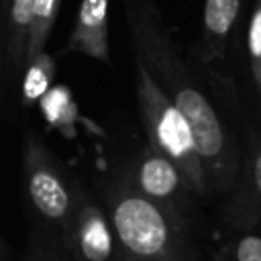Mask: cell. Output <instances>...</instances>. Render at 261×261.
I'll return each instance as SVG.
<instances>
[{"mask_svg": "<svg viewBox=\"0 0 261 261\" xmlns=\"http://www.w3.org/2000/svg\"><path fill=\"white\" fill-rule=\"evenodd\" d=\"M173 261H181V259H173Z\"/></svg>", "mask_w": 261, "mask_h": 261, "instance_id": "ac0fdd59", "label": "cell"}, {"mask_svg": "<svg viewBox=\"0 0 261 261\" xmlns=\"http://www.w3.org/2000/svg\"><path fill=\"white\" fill-rule=\"evenodd\" d=\"M135 53L143 57L151 75L190 124L200 157L208 169L212 190H226L239 177L241 159L214 104L196 86L186 63L165 37L153 4L126 0Z\"/></svg>", "mask_w": 261, "mask_h": 261, "instance_id": "6da1fadb", "label": "cell"}, {"mask_svg": "<svg viewBox=\"0 0 261 261\" xmlns=\"http://www.w3.org/2000/svg\"><path fill=\"white\" fill-rule=\"evenodd\" d=\"M59 8H61V0H35V12H33L29 43H27V63L33 61L37 55L45 53V47L53 31V24L57 20Z\"/></svg>", "mask_w": 261, "mask_h": 261, "instance_id": "8fae6325", "label": "cell"}, {"mask_svg": "<svg viewBox=\"0 0 261 261\" xmlns=\"http://www.w3.org/2000/svg\"><path fill=\"white\" fill-rule=\"evenodd\" d=\"M2 6V61L12 73L27 65V43L35 0H0Z\"/></svg>", "mask_w": 261, "mask_h": 261, "instance_id": "ba28073f", "label": "cell"}, {"mask_svg": "<svg viewBox=\"0 0 261 261\" xmlns=\"http://www.w3.org/2000/svg\"><path fill=\"white\" fill-rule=\"evenodd\" d=\"M2 257H4V245H2V239H0V261H2Z\"/></svg>", "mask_w": 261, "mask_h": 261, "instance_id": "e0dca14e", "label": "cell"}, {"mask_svg": "<svg viewBox=\"0 0 261 261\" xmlns=\"http://www.w3.org/2000/svg\"><path fill=\"white\" fill-rule=\"evenodd\" d=\"M24 261H73V259L65 253V249L53 234L43 232L33 239V245Z\"/></svg>", "mask_w": 261, "mask_h": 261, "instance_id": "5bb4252c", "label": "cell"}, {"mask_svg": "<svg viewBox=\"0 0 261 261\" xmlns=\"http://www.w3.org/2000/svg\"><path fill=\"white\" fill-rule=\"evenodd\" d=\"M57 241L73 261H118L108 216L102 204L82 184L71 220Z\"/></svg>", "mask_w": 261, "mask_h": 261, "instance_id": "5b68a950", "label": "cell"}, {"mask_svg": "<svg viewBox=\"0 0 261 261\" xmlns=\"http://www.w3.org/2000/svg\"><path fill=\"white\" fill-rule=\"evenodd\" d=\"M120 175L139 194L161 204L177 216L184 214L190 194H194L181 169L149 143L141 149V153L130 161L128 169Z\"/></svg>", "mask_w": 261, "mask_h": 261, "instance_id": "8992f818", "label": "cell"}, {"mask_svg": "<svg viewBox=\"0 0 261 261\" xmlns=\"http://www.w3.org/2000/svg\"><path fill=\"white\" fill-rule=\"evenodd\" d=\"M0 61H2V6H0Z\"/></svg>", "mask_w": 261, "mask_h": 261, "instance_id": "2e32d148", "label": "cell"}, {"mask_svg": "<svg viewBox=\"0 0 261 261\" xmlns=\"http://www.w3.org/2000/svg\"><path fill=\"white\" fill-rule=\"evenodd\" d=\"M247 53H249V65H251L253 82H255L257 90L261 92V0H257V6H255L251 20H249Z\"/></svg>", "mask_w": 261, "mask_h": 261, "instance_id": "4fadbf2b", "label": "cell"}, {"mask_svg": "<svg viewBox=\"0 0 261 261\" xmlns=\"http://www.w3.org/2000/svg\"><path fill=\"white\" fill-rule=\"evenodd\" d=\"M67 53H82L96 61L108 63V0H82L71 35L65 45Z\"/></svg>", "mask_w": 261, "mask_h": 261, "instance_id": "52a82bcc", "label": "cell"}, {"mask_svg": "<svg viewBox=\"0 0 261 261\" xmlns=\"http://www.w3.org/2000/svg\"><path fill=\"white\" fill-rule=\"evenodd\" d=\"M22 186L37 220L59 239L75 210L80 184L35 133L27 135L22 147Z\"/></svg>", "mask_w": 261, "mask_h": 261, "instance_id": "277c9868", "label": "cell"}, {"mask_svg": "<svg viewBox=\"0 0 261 261\" xmlns=\"http://www.w3.org/2000/svg\"><path fill=\"white\" fill-rule=\"evenodd\" d=\"M239 14H241V0H204L202 53L206 63L220 59L226 53Z\"/></svg>", "mask_w": 261, "mask_h": 261, "instance_id": "9c48e42d", "label": "cell"}, {"mask_svg": "<svg viewBox=\"0 0 261 261\" xmlns=\"http://www.w3.org/2000/svg\"><path fill=\"white\" fill-rule=\"evenodd\" d=\"M230 261H261V234L243 232L230 247Z\"/></svg>", "mask_w": 261, "mask_h": 261, "instance_id": "9a60e30c", "label": "cell"}, {"mask_svg": "<svg viewBox=\"0 0 261 261\" xmlns=\"http://www.w3.org/2000/svg\"><path fill=\"white\" fill-rule=\"evenodd\" d=\"M53 71H55V61L47 53H41L27 63L22 77V102L27 106L45 98L49 84L53 80Z\"/></svg>", "mask_w": 261, "mask_h": 261, "instance_id": "7c38bea8", "label": "cell"}, {"mask_svg": "<svg viewBox=\"0 0 261 261\" xmlns=\"http://www.w3.org/2000/svg\"><path fill=\"white\" fill-rule=\"evenodd\" d=\"M100 204L114 232L118 261L179 259L181 216L139 194L122 175L104 184Z\"/></svg>", "mask_w": 261, "mask_h": 261, "instance_id": "7a4b0ae2", "label": "cell"}, {"mask_svg": "<svg viewBox=\"0 0 261 261\" xmlns=\"http://www.w3.org/2000/svg\"><path fill=\"white\" fill-rule=\"evenodd\" d=\"M135 73L137 108L147 135V143L169 157L181 169L192 192H196L198 196H206L208 192H212V184L190 124L159 88L147 63L137 53Z\"/></svg>", "mask_w": 261, "mask_h": 261, "instance_id": "3957f363", "label": "cell"}, {"mask_svg": "<svg viewBox=\"0 0 261 261\" xmlns=\"http://www.w3.org/2000/svg\"><path fill=\"white\" fill-rule=\"evenodd\" d=\"M234 214L241 226L261 228V143L255 145L247 157L243 186L234 200Z\"/></svg>", "mask_w": 261, "mask_h": 261, "instance_id": "30bf717a", "label": "cell"}]
</instances>
